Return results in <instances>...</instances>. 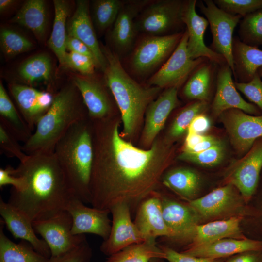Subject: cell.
Listing matches in <instances>:
<instances>
[{"label":"cell","instance_id":"cell-1","mask_svg":"<svg viewBox=\"0 0 262 262\" xmlns=\"http://www.w3.org/2000/svg\"><path fill=\"white\" fill-rule=\"evenodd\" d=\"M95 123L90 204L109 210L119 203L135 207L156 192L170 162L169 142L156 138L148 149H140L121 137L118 120Z\"/></svg>","mask_w":262,"mask_h":262},{"label":"cell","instance_id":"cell-2","mask_svg":"<svg viewBox=\"0 0 262 262\" xmlns=\"http://www.w3.org/2000/svg\"><path fill=\"white\" fill-rule=\"evenodd\" d=\"M13 173L24 178L26 186L21 191L11 189L8 202L32 221L66 210L75 196L54 153L28 155Z\"/></svg>","mask_w":262,"mask_h":262},{"label":"cell","instance_id":"cell-3","mask_svg":"<svg viewBox=\"0 0 262 262\" xmlns=\"http://www.w3.org/2000/svg\"><path fill=\"white\" fill-rule=\"evenodd\" d=\"M88 116L81 96L72 81L54 94L53 103L37 122L22 146L27 155L52 153L56 145L70 127Z\"/></svg>","mask_w":262,"mask_h":262},{"label":"cell","instance_id":"cell-4","mask_svg":"<svg viewBox=\"0 0 262 262\" xmlns=\"http://www.w3.org/2000/svg\"><path fill=\"white\" fill-rule=\"evenodd\" d=\"M101 49L106 59L104 81L120 111L122 136L131 137L137 131L147 107L161 88L139 84L126 71L114 51L106 47L101 46Z\"/></svg>","mask_w":262,"mask_h":262},{"label":"cell","instance_id":"cell-5","mask_svg":"<svg viewBox=\"0 0 262 262\" xmlns=\"http://www.w3.org/2000/svg\"><path fill=\"white\" fill-rule=\"evenodd\" d=\"M88 123L86 118L72 125L57 142L53 152L70 190L84 203H90L94 160V129Z\"/></svg>","mask_w":262,"mask_h":262},{"label":"cell","instance_id":"cell-6","mask_svg":"<svg viewBox=\"0 0 262 262\" xmlns=\"http://www.w3.org/2000/svg\"><path fill=\"white\" fill-rule=\"evenodd\" d=\"M186 1L150 0L136 18L138 33L165 36L184 32L186 27L183 17Z\"/></svg>","mask_w":262,"mask_h":262},{"label":"cell","instance_id":"cell-7","mask_svg":"<svg viewBox=\"0 0 262 262\" xmlns=\"http://www.w3.org/2000/svg\"><path fill=\"white\" fill-rule=\"evenodd\" d=\"M184 32L165 36L142 34L130 53L129 66L132 73L140 77L153 75L174 52Z\"/></svg>","mask_w":262,"mask_h":262},{"label":"cell","instance_id":"cell-8","mask_svg":"<svg viewBox=\"0 0 262 262\" xmlns=\"http://www.w3.org/2000/svg\"><path fill=\"white\" fill-rule=\"evenodd\" d=\"M196 5L205 16L210 25L213 38L210 49L224 58L231 69L233 75V34L242 17L223 11L217 6L213 0L197 1Z\"/></svg>","mask_w":262,"mask_h":262},{"label":"cell","instance_id":"cell-9","mask_svg":"<svg viewBox=\"0 0 262 262\" xmlns=\"http://www.w3.org/2000/svg\"><path fill=\"white\" fill-rule=\"evenodd\" d=\"M72 221L66 210L33 221L36 234H39L49 246L50 257L59 256L73 248L85 237L72 233Z\"/></svg>","mask_w":262,"mask_h":262},{"label":"cell","instance_id":"cell-10","mask_svg":"<svg viewBox=\"0 0 262 262\" xmlns=\"http://www.w3.org/2000/svg\"><path fill=\"white\" fill-rule=\"evenodd\" d=\"M188 33L185 29L178 46L164 65L147 81L148 86L160 88L177 86L185 82L194 70L207 59L193 60L187 50Z\"/></svg>","mask_w":262,"mask_h":262},{"label":"cell","instance_id":"cell-11","mask_svg":"<svg viewBox=\"0 0 262 262\" xmlns=\"http://www.w3.org/2000/svg\"><path fill=\"white\" fill-rule=\"evenodd\" d=\"M262 170V137L258 139L244 157L236 161L227 173L228 183L232 185L246 204L257 189Z\"/></svg>","mask_w":262,"mask_h":262},{"label":"cell","instance_id":"cell-12","mask_svg":"<svg viewBox=\"0 0 262 262\" xmlns=\"http://www.w3.org/2000/svg\"><path fill=\"white\" fill-rule=\"evenodd\" d=\"M221 115L233 147L241 154L247 153L255 141L262 137V115H248L231 109Z\"/></svg>","mask_w":262,"mask_h":262},{"label":"cell","instance_id":"cell-13","mask_svg":"<svg viewBox=\"0 0 262 262\" xmlns=\"http://www.w3.org/2000/svg\"><path fill=\"white\" fill-rule=\"evenodd\" d=\"M150 0L124 1L110 32L109 38L114 51L119 58L130 53L137 39L135 19Z\"/></svg>","mask_w":262,"mask_h":262},{"label":"cell","instance_id":"cell-14","mask_svg":"<svg viewBox=\"0 0 262 262\" xmlns=\"http://www.w3.org/2000/svg\"><path fill=\"white\" fill-rule=\"evenodd\" d=\"M110 211L112 215L111 229L109 237L100 246L103 253L110 256L145 240L131 220V209L127 204H117Z\"/></svg>","mask_w":262,"mask_h":262},{"label":"cell","instance_id":"cell-15","mask_svg":"<svg viewBox=\"0 0 262 262\" xmlns=\"http://www.w3.org/2000/svg\"><path fill=\"white\" fill-rule=\"evenodd\" d=\"M8 88L18 111L33 132L38 121L51 107L55 94L17 82L10 83Z\"/></svg>","mask_w":262,"mask_h":262},{"label":"cell","instance_id":"cell-16","mask_svg":"<svg viewBox=\"0 0 262 262\" xmlns=\"http://www.w3.org/2000/svg\"><path fill=\"white\" fill-rule=\"evenodd\" d=\"M66 210L72 218L71 232L73 235L93 234L101 237L104 241L109 237L111 229L110 210L86 206L76 196L70 200Z\"/></svg>","mask_w":262,"mask_h":262},{"label":"cell","instance_id":"cell-17","mask_svg":"<svg viewBox=\"0 0 262 262\" xmlns=\"http://www.w3.org/2000/svg\"><path fill=\"white\" fill-rule=\"evenodd\" d=\"M196 0L186 1L183 20L188 33L187 50L191 59L205 58L219 66L226 64L224 58L205 45V32L209 24L206 18L197 14Z\"/></svg>","mask_w":262,"mask_h":262},{"label":"cell","instance_id":"cell-18","mask_svg":"<svg viewBox=\"0 0 262 262\" xmlns=\"http://www.w3.org/2000/svg\"><path fill=\"white\" fill-rule=\"evenodd\" d=\"M232 71L226 63L219 66L216 74V89L212 105L215 115L231 109L240 110L253 115H262L255 105L245 100L238 92L232 79Z\"/></svg>","mask_w":262,"mask_h":262},{"label":"cell","instance_id":"cell-19","mask_svg":"<svg viewBox=\"0 0 262 262\" xmlns=\"http://www.w3.org/2000/svg\"><path fill=\"white\" fill-rule=\"evenodd\" d=\"M162 213L171 232V238L191 242L196 226L201 220L195 210L185 204L161 195Z\"/></svg>","mask_w":262,"mask_h":262},{"label":"cell","instance_id":"cell-20","mask_svg":"<svg viewBox=\"0 0 262 262\" xmlns=\"http://www.w3.org/2000/svg\"><path fill=\"white\" fill-rule=\"evenodd\" d=\"M67 35L83 42L92 52L98 67L103 72L106 66V59L96 35L90 12L88 0L76 1V8L67 23Z\"/></svg>","mask_w":262,"mask_h":262},{"label":"cell","instance_id":"cell-21","mask_svg":"<svg viewBox=\"0 0 262 262\" xmlns=\"http://www.w3.org/2000/svg\"><path fill=\"white\" fill-rule=\"evenodd\" d=\"M72 82L78 90L91 120L98 121L110 118L112 104L102 83L93 75L74 76Z\"/></svg>","mask_w":262,"mask_h":262},{"label":"cell","instance_id":"cell-22","mask_svg":"<svg viewBox=\"0 0 262 262\" xmlns=\"http://www.w3.org/2000/svg\"><path fill=\"white\" fill-rule=\"evenodd\" d=\"M178 88L174 86L166 88L147 107L141 137V142L144 146L151 147L164 128L170 113L178 105Z\"/></svg>","mask_w":262,"mask_h":262},{"label":"cell","instance_id":"cell-23","mask_svg":"<svg viewBox=\"0 0 262 262\" xmlns=\"http://www.w3.org/2000/svg\"><path fill=\"white\" fill-rule=\"evenodd\" d=\"M231 184L216 188L207 195L189 202L201 219L215 218L242 206L243 199L236 194Z\"/></svg>","mask_w":262,"mask_h":262},{"label":"cell","instance_id":"cell-24","mask_svg":"<svg viewBox=\"0 0 262 262\" xmlns=\"http://www.w3.org/2000/svg\"><path fill=\"white\" fill-rule=\"evenodd\" d=\"M0 214L4 225L15 239L27 242L37 252L47 258L51 255L46 243L37 236L31 219L18 208L5 202L1 197Z\"/></svg>","mask_w":262,"mask_h":262},{"label":"cell","instance_id":"cell-25","mask_svg":"<svg viewBox=\"0 0 262 262\" xmlns=\"http://www.w3.org/2000/svg\"><path fill=\"white\" fill-rule=\"evenodd\" d=\"M134 223L144 240L171 238V232L163 217L161 195L156 192L139 205Z\"/></svg>","mask_w":262,"mask_h":262},{"label":"cell","instance_id":"cell-26","mask_svg":"<svg viewBox=\"0 0 262 262\" xmlns=\"http://www.w3.org/2000/svg\"><path fill=\"white\" fill-rule=\"evenodd\" d=\"M259 250H262V241L246 237L224 238L208 243L188 246L180 252L192 256L219 259L247 251Z\"/></svg>","mask_w":262,"mask_h":262},{"label":"cell","instance_id":"cell-27","mask_svg":"<svg viewBox=\"0 0 262 262\" xmlns=\"http://www.w3.org/2000/svg\"><path fill=\"white\" fill-rule=\"evenodd\" d=\"M242 219V216H235L199 224L195 228L189 246L208 243L224 238H245L246 237L240 228Z\"/></svg>","mask_w":262,"mask_h":262},{"label":"cell","instance_id":"cell-28","mask_svg":"<svg viewBox=\"0 0 262 262\" xmlns=\"http://www.w3.org/2000/svg\"><path fill=\"white\" fill-rule=\"evenodd\" d=\"M232 53L234 67L233 76L240 82L250 81L262 66V50L242 42L234 37Z\"/></svg>","mask_w":262,"mask_h":262},{"label":"cell","instance_id":"cell-29","mask_svg":"<svg viewBox=\"0 0 262 262\" xmlns=\"http://www.w3.org/2000/svg\"><path fill=\"white\" fill-rule=\"evenodd\" d=\"M53 65L49 56L44 53L34 55L24 61L19 66L17 74L20 84L33 87L40 84L51 87Z\"/></svg>","mask_w":262,"mask_h":262},{"label":"cell","instance_id":"cell-30","mask_svg":"<svg viewBox=\"0 0 262 262\" xmlns=\"http://www.w3.org/2000/svg\"><path fill=\"white\" fill-rule=\"evenodd\" d=\"M218 66L209 60L199 65L185 82L182 91L184 96L188 99L208 102Z\"/></svg>","mask_w":262,"mask_h":262},{"label":"cell","instance_id":"cell-31","mask_svg":"<svg viewBox=\"0 0 262 262\" xmlns=\"http://www.w3.org/2000/svg\"><path fill=\"white\" fill-rule=\"evenodd\" d=\"M30 30L35 37L42 41L47 31L48 17L46 1L43 0H28L10 20Z\"/></svg>","mask_w":262,"mask_h":262},{"label":"cell","instance_id":"cell-32","mask_svg":"<svg viewBox=\"0 0 262 262\" xmlns=\"http://www.w3.org/2000/svg\"><path fill=\"white\" fill-rule=\"evenodd\" d=\"M0 124L19 141L24 143L33 133L14 105L1 82L0 83Z\"/></svg>","mask_w":262,"mask_h":262},{"label":"cell","instance_id":"cell-33","mask_svg":"<svg viewBox=\"0 0 262 262\" xmlns=\"http://www.w3.org/2000/svg\"><path fill=\"white\" fill-rule=\"evenodd\" d=\"M200 182L199 174L188 168L170 170L162 178V183L165 186L189 202L196 198Z\"/></svg>","mask_w":262,"mask_h":262},{"label":"cell","instance_id":"cell-34","mask_svg":"<svg viewBox=\"0 0 262 262\" xmlns=\"http://www.w3.org/2000/svg\"><path fill=\"white\" fill-rule=\"evenodd\" d=\"M54 19L52 30L48 41V45L53 51L59 63L65 66L67 53L66 40L67 37V19L70 11L68 1L54 0Z\"/></svg>","mask_w":262,"mask_h":262},{"label":"cell","instance_id":"cell-35","mask_svg":"<svg viewBox=\"0 0 262 262\" xmlns=\"http://www.w3.org/2000/svg\"><path fill=\"white\" fill-rule=\"evenodd\" d=\"M0 225V262H49V258L37 252L27 242L16 243L5 234L4 223Z\"/></svg>","mask_w":262,"mask_h":262},{"label":"cell","instance_id":"cell-36","mask_svg":"<svg viewBox=\"0 0 262 262\" xmlns=\"http://www.w3.org/2000/svg\"><path fill=\"white\" fill-rule=\"evenodd\" d=\"M154 258L165 260V254L155 239H149L110 255L107 262H149Z\"/></svg>","mask_w":262,"mask_h":262},{"label":"cell","instance_id":"cell-37","mask_svg":"<svg viewBox=\"0 0 262 262\" xmlns=\"http://www.w3.org/2000/svg\"><path fill=\"white\" fill-rule=\"evenodd\" d=\"M120 0L92 1L91 18L95 29L102 33L112 26L122 6Z\"/></svg>","mask_w":262,"mask_h":262},{"label":"cell","instance_id":"cell-38","mask_svg":"<svg viewBox=\"0 0 262 262\" xmlns=\"http://www.w3.org/2000/svg\"><path fill=\"white\" fill-rule=\"evenodd\" d=\"M239 24V38L242 42L257 48L262 46V9L242 17Z\"/></svg>","mask_w":262,"mask_h":262},{"label":"cell","instance_id":"cell-39","mask_svg":"<svg viewBox=\"0 0 262 262\" xmlns=\"http://www.w3.org/2000/svg\"><path fill=\"white\" fill-rule=\"evenodd\" d=\"M0 48L4 56L8 58L33 49V44L16 31L2 27L0 32Z\"/></svg>","mask_w":262,"mask_h":262},{"label":"cell","instance_id":"cell-40","mask_svg":"<svg viewBox=\"0 0 262 262\" xmlns=\"http://www.w3.org/2000/svg\"><path fill=\"white\" fill-rule=\"evenodd\" d=\"M207 107V102L196 100L183 108L177 115L171 125L169 132L170 138H177L187 131L193 119L202 114Z\"/></svg>","mask_w":262,"mask_h":262},{"label":"cell","instance_id":"cell-41","mask_svg":"<svg viewBox=\"0 0 262 262\" xmlns=\"http://www.w3.org/2000/svg\"><path fill=\"white\" fill-rule=\"evenodd\" d=\"M225 154V146L221 141L218 144L203 151L194 153L183 151L178 156L185 161L204 167H212L220 164Z\"/></svg>","mask_w":262,"mask_h":262},{"label":"cell","instance_id":"cell-42","mask_svg":"<svg viewBox=\"0 0 262 262\" xmlns=\"http://www.w3.org/2000/svg\"><path fill=\"white\" fill-rule=\"evenodd\" d=\"M213 2L227 13L242 17L262 9V0H214Z\"/></svg>","mask_w":262,"mask_h":262},{"label":"cell","instance_id":"cell-43","mask_svg":"<svg viewBox=\"0 0 262 262\" xmlns=\"http://www.w3.org/2000/svg\"><path fill=\"white\" fill-rule=\"evenodd\" d=\"M0 147L1 151L7 157L16 158L20 162L27 157L23 150L19 141L2 125L0 124Z\"/></svg>","mask_w":262,"mask_h":262},{"label":"cell","instance_id":"cell-44","mask_svg":"<svg viewBox=\"0 0 262 262\" xmlns=\"http://www.w3.org/2000/svg\"><path fill=\"white\" fill-rule=\"evenodd\" d=\"M65 66L85 76L93 75L95 68H98L96 62L91 57L72 51L67 52Z\"/></svg>","mask_w":262,"mask_h":262},{"label":"cell","instance_id":"cell-45","mask_svg":"<svg viewBox=\"0 0 262 262\" xmlns=\"http://www.w3.org/2000/svg\"><path fill=\"white\" fill-rule=\"evenodd\" d=\"M237 89L254 103L262 113V81L258 72L247 82H235Z\"/></svg>","mask_w":262,"mask_h":262},{"label":"cell","instance_id":"cell-46","mask_svg":"<svg viewBox=\"0 0 262 262\" xmlns=\"http://www.w3.org/2000/svg\"><path fill=\"white\" fill-rule=\"evenodd\" d=\"M91 249L86 238L73 248L56 257H50L49 262H87Z\"/></svg>","mask_w":262,"mask_h":262},{"label":"cell","instance_id":"cell-47","mask_svg":"<svg viewBox=\"0 0 262 262\" xmlns=\"http://www.w3.org/2000/svg\"><path fill=\"white\" fill-rule=\"evenodd\" d=\"M160 246L165 254V260L169 262H224L225 260V259H214L192 256L167 246Z\"/></svg>","mask_w":262,"mask_h":262},{"label":"cell","instance_id":"cell-48","mask_svg":"<svg viewBox=\"0 0 262 262\" xmlns=\"http://www.w3.org/2000/svg\"><path fill=\"white\" fill-rule=\"evenodd\" d=\"M8 185H12V189L16 191H21L26 186L24 178L15 175L13 173V168L11 166L0 169V187L1 188Z\"/></svg>","mask_w":262,"mask_h":262},{"label":"cell","instance_id":"cell-49","mask_svg":"<svg viewBox=\"0 0 262 262\" xmlns=\"http://www.w3.org/2000/svg\"><path fill=\"white\" fill-rule=\"evenodd\" d=\"M66 47V49H68L70 51L91 57L95 60L97 64L95 57L91 50L83 42L78 39L67 35Z\"/></svg>","mask_w":262,"mask_h":262},{"label":"cell","instance_id":"cell-50","mask_svg":"<svg viewBox=\"0 0 262 262\" xmlns=\"http://www.w3.org/2000/svg\"><path fill=\"white\" fill-rule=\"evenodd\" d=\"M224 262H262V250L241 252L227 258Z\"/></svg>","mask_w":262,"mask_h":262},{"label":"cell","instance_id":"cell-51","mask_svg":"<svg viewBox=\"0 0 262 262\" xmlns=\"http://www.w3.org/2000/svg\"><path fill=\"white\" fill-rule=\"evenodd\" d=\"M211 123L209 119L202 114L197 115L189 126L187 133L202 134L209 129Z\"/></svg>","mask_w":262,"mask_h":262},{"label":"cell","instance_id":"cell-52","mask_svg":"<svg viewBox=\"0 0 262 262\" xmlns=\"http://www.w3.org/2000/svg\"><path fill=\"white\" fill-rule=\"evenodd\" d=\"M221 141L214 136L206 135L205 138L202 141L187 152L194 153L200 152L218 144Z\"/></svg>","mask_w":262,"mask_h":262},{"label":"cell","instance_id":"cell-53","mask_svg":"<svg viewBox=\"0 0 262 262\" xmlns=\"http://www.w3.org/2000/svg\"><path fill=\"white\" fill-rule=\"evenodd\" d=\"M206 136V135L202 134L187 133L183 151H189L198 143L202 141L205 138Z\"/></svg>","mask_w":262,"mask_h":262},{"label":"cell","instance_id":"cell-54","mask_svg":"<svg viewBox=\"0 0 262 262\" xmlns=\"http://www.w3.org/2000/svg\"><path fill=\"white\" fill-rule=\"evenodd\" d=\"M259 180L262 181V173H261ZM261 199L259 198V204L257 207H255L254 209L249 210L248 215L250 216L253 217L257 220V222L260 223L261 227L262 228V187L261 191Z\"/></svg>","mask_w":262,"mask_h":262},{"label":"cell","instance_id":"cell-55","mask_svg":"<svg viewBox=\"0 0 262 262\" xmlns=\"http://www.w3.org/2000/svg\"><path fill=\"white\" fill-rule=\"evenodd\" d=\"M16 2L14 0H0V12L3 13L9 10Z\"/></svg>","mask_w":262,"mask_h":262},{"label":"cell","instance_id":"cell-56","mask_svg":"<svg viewBox=\"0 0 262 262\" xmlns=\"http://www.w3.org/2000/svg\"><path fill=\"white\" fill-rule=\"evenodd\" d=\"M163 259L154 258L151 259L149 262H164Z\"/></svg>","mask_w":262,"mask_h":262},{"label":"cell","instance_id":"cell-57","mask_svg":"<svg viewBox=\"0 0 262 262\" xmlns=\"http://www.w3.org/2000/svg\"><path fill=\"white\" fill-rule=\"evenodd\" d=\"M257 72L260 76L262 78V66L259 68Z\"/></svg>","mask_w":262,"mask_h":262}]
</instances>
